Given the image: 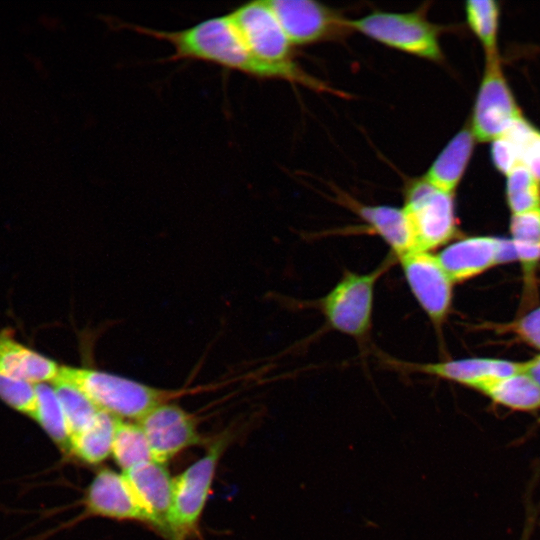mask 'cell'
<instances>
[{
	"label": "cell",
	"instance_id": "obj_1",
	"mask_svg": "<svg viewBox=\"0 0 540 540\" xmlns=\"http://www.w3.org/2000/svg\"><path fill=\"white\" fill-rule=\"evenodd\" d=\"M139 34L172 45L174 52L163 62L196 60L236 70L259 78H279L318 91H330L321 81L305 73L293 61L269 64L258 60L248 49L229 14L203 20L191 27L166 31L134 24H122Z\"/></svg>",
	"mask_w": 540,
	"mask_h": 540
},
{
	"label": "cell",
	"instance_id": "obj_2",
	"mask_svg": "<svg viewBox=\"0 0 540 540\" xmlns=\"http://www.w3.org/2000/svg\"><path fill=\"white\" fill-rule=\"evenodd\" d=\"M58 377L74 384L98 409L118 419L139 421L173 395L171 391L96 369L61 366Z\"/></svg>",
	"mask_w": 540,
	"mask_h": 540
},
{
	"label": "cell",
	"instance_id": "obj_3",
	"mask_svg": "<svg viewBox=\"0 0 540 540\" xmlns=\"http://www.w3.org/2000/svg\"><path fill=\"white\" fill-rule=\"evenodd\" d=\"M391 264L389 257L369 272H344L318 304L330 328L358 341L369 335L376 284Z\"/></svg>",
	"mask_w": 540,
	"mask_h": 540
},
{
	"label": "cell",
	"instance_id": "obj_4",
	"mask_svg": "<svg viewBox=\"0 0 540 540\" xmlns=\"http://www.w3.org/2000/svg\"><path fill=\"white\" fill-rule=\"evenodd\" d=\"M415 250L431 252L456 232L453 194L440 190L424 177L406 187L404 206Z\"/></svg>",
	"mask_w": 540,
	"mask_h": 540
},
{
	"label": "cell",
	"instance_id": "obj_5",
	"mask_svg": "<svg viewBox=\"0 0 540 540\" xmlns=\"http://www.w3.org/2000/svg\"><path fill=\"white\" fill-rule=\"evenodd\" d=\"M347 26L391 48L429 60L442 59L437 26L420 10L409 13L377 11L347 20Z\"/></svg>",
	"mask_w": 540,
	"mask_h": 540
},
{
	"label": "cell",
	"instance_id": "obj_6",
	"mask_svg": "<svg viewBox=\"0 0 540 540\" xmlns=\"http://www.w3.org/2000/svg\"><path fill=\"white\" fill-rule=\"evenodd\" d=\"M226 445L227 438L220 437L199 460L174 478L168 530L175 540H183L195 530Z\"/></svg>",
	"mask_w": 540,
	"mask_h": 540
},
{
	"label": "cell",
	"instance_id": "obj_7",
	"mask_svg": "<svg viewBox=\"0 0 540 540\" xmlns=\"http://www.w3.org/2000/svg\"><path fill=\"white\" fill-rule=\"evenodd\" d=\"M521 118L522 113L504 77L499 55H486L470 125L475 139L494 141Z\"/></svg>",
	"mask_w": 540,
	"mask_h": 540
},
{
	"label": "cell",
	"instance_id": "obj_8",
	"mask_svg": "<svg viewBox=\"0 0 540 540\" xmlns=\"http://www.w3.org/2000/svg\"><path fill=\"white\" fill-rule=\"evenodd\" d=\"M397 260L422 310L436 326L441 325L450 309L453 282L437 255L413 250Z\"/></svg>",
	"mask_w": 540,
	"mask_h": 540
},
{
	"label": "cell",
	"instance_id": "obj_9",
	"mask_svg": "<svg viewBox=\"0 0 540 540\" xmlns=\"http://www.w3.org/2000/svg\"><path fill=\"white\" fill-rule=\"evenodd\" d=\"M250 52L269 64L292 62L291 43L268 0L243 4L229 13Z\"/></svg>",
	"mask_w": 540,
	"mask_h": 540
},
{
	"label": "cell",
	"instance_id": "obj_10",
	"mask_svg": "<svg viewBox=\"0 0 540 540\" xmlns=\"http://www.w3.org/2000/svg\"><path fill=\"white\" fill-rule=\"evenodd\" d=\"M291 44H308L350 30L347 19L311 0L268 1Z\"/></svg>",
	"mask_w": 540,
	"mask_h": 540
},
{
	"label": "cell",
	"instance_id": "obj_11",
	"mask_svg": "<svg viewBox=\"0 0 540 540\" xmlns=\"http://www.w3.org/2000/svg\"><path fill=\"white\" fill-rule=\"evenodd\" d=\"M138 422L153 460L162 464L200 441L194 417L175 404H161Z\"/></svg>",
	"mask_w": 540,
	"mask_h": 540
},
{
	"label": "cell",
	"instance_id": "obj_12",
	"mask_svg": "<svg viewBox=\"0 0 540 540\" xmlns=\"http://www.w3.org/2000/svg\"><path fill=\"white\" fill-rule=\"evenodd\" d=\"M437 257L452 282H459L517 257L512 241L471 237L442 249Z\"/></svg>",
	"mask_w": 540,
	"mask_h": 540
},
{
	"label": "cell",
	"instance_id": "obj_13",
	"mask_svg": "<svg viewBox=\"0 0 540 540\" xmlns=\"http://www.w3.org/2000/svg\"><path fill=\"white\" fill-rule=\"evenodd\" d=\"M123 476L150 523L167 530L174 479L164 464L148 461L123 471Z\"/></svg>",
	"mask_w": 540,
	"mask_h": 540
},
{
	"label": "cell",
	"instance_id": "obj_14",
	"mask_svg": "<svg viewBox=\"0 0 540 540\" xmlns=\"http://www.w3.org/2000/svg\"><path fill=\"white\" fill-rule=\"evenodd\" d=\"M85 504L93 515L150 523L123 474L110 469L96 474L87 489Z\"/></svg>",
	"mask_w": 540,
	"mask_h": 540
},
{
	"label": "cell",
	"instance_id": "obj_15",
	"mask_svg": "<svg viewBox=\"0 0 540 540\" xmlns=\"http://www.w3.org/2000/svg\"><path fill=\"white\" fill-rule=\"evenodd\" d=\"M397 368L451 380L473 388L485 382L522 372L523 363L474 358L434 363L394 361Z\"/></svg>",
	"mask_w": 540,
	"mask_h": 540
},
{
	"label": "cell",
	"instance_id": "obj_16",
	"mask_svg": "<svg viewBox=\"0 0 540 540\" xmlns=\"http://www.w3.org/2000/svg\"><path fill=\"white\" fill-rule=\"evenodd\" d=\"M61 366L17 342L7 330L0 332V376L33 384L53 382Z\"/></svg>",
	"mask_w": 540,
	"mask_h": 540
},
{
	"label": "cell",
	"instance_id": "obj_17",
	"mask_svg": "<svg viewBox=\"0 0 540 540\" xmlns=\"http://www.w3.org/2000/svg\"><path fill=\"white\" fill-rule=\"evenodd\" d=\"M352 209L390 248L398 259L415 250L413 235L403 208L388 205H366L346 199Z\"/></svg>",
	"mask_w": 540,
	"mask_h": 540
},
{
	"label": "cell",
	"instance_id": "obj_18",
	"mask_svg": "<svg viewBox=\"0 0 540 540\" xmlns=\"http://www.w3.org/2000/svg\"><path fill=\"white\" fill-rule=\"evenodd\" d=\"M475 140L471 128H463L436 157L424 178L440 190L453 194L466 170Z\"/></svg>",
	"mask_w": 540,
	"mask_h": 540
},
{
	"label": "cell",
	"instance_id": "obj_19",
	"mask_svg": "<svg viewBox=\"0 0 540 540\" xmlns=\"http://www.w3.org/2000/svg\"><path fill=\"white\" fill-rule=\"evenodd\" d=\"M118 418L99 410L92 421L70 438L69 451L88 464H98L112 453Z\"/></svg>",
	"mask_w": 540,
	"mask_h": 540
},
{
	"label": "cell",
	"instance_id": "obj_20",
	"mask_svg": "<svg viewBox=\"0 0 540 540\" xmlns=\"http://www.w3.org/2000/svg\"><path fill=\"white\" fill-rule=\"evenodd\" d=\"M475 389L515 410L540 409V388L523 372L485 382Z\"/></svg>",
	"mask_w": 540,
	"mask_h": 540
},
{
	"label": "cell",
	"instance_id": "obj_21",
	"mask_svg": "<svg viewBox=\"0 0 540 540\" xmlns=\"http://www.w3.org/2000/svg\"><path fill=\"white\" fill-rule=\"evenodd\" d=\"M35 387L37 404L33 418L57 445L69 451L70 432L54 387L48 383L35 384Z\"/></svg>",
	"mask_w": 540,
	"mask_h": 540
},
{
	"label": "cell",
	"instance_id": "obj_22",
	"mask_svg": "<svg viewBox=\"0 0 540 540\" xmlns=\"http://www.w3.org/2000/svg\"><path fill=\"white\" fill-rule=\"evenodd\" d=\"M111 454L123 471L153 460L149 443L139 424L121 419L116 426Z\"/></svg>",
	"mask_w": 540,
	"mask_h": 540
},
{
	"label": "cell",
	"instance_id": "obj_23",
	"mask_svg": "<svg viewBox=\"0 0 540 540\" xmlns=\"http://www.w3.org/2000/svg\"><path fill=\"white\" fill-rule=\"evenodd\" d=\"M52 386L61 403L71 438L82 431L100 409L78 387L58 376Z\"/></svg>",
	"mask_w": 540,
	"mask_h": 540
},
{
	"label": "cell",
	"instance_id": "obj_24",
	"mask_svg": "<svg viewBox=\"0 0 540 540\" xmlns=\"http://www.w3.org/2000/svg\"><path fill=\"white\" fill-rule=\"evenodd\" d=\"M512 243L526 268L540 259V208L522 214H512Z\"/></svg>",
	"mask_w": 540,
	"mask_h": 540
},
{
	"label": "cell",
	"instance_id": "obj_25",
	"mask_svg": "<svg viewBox=\"0 0 540 540\" xmlns=\"http://www.w3.org/2000/svg\"><path fill=\"white\" fill-rule=\"evenodd\" d=\"M506 195L512 214L540 208V182L523 163L507 174Z\"/></svg>",
	"mask_w": 540,
	"mask_h": 540
},
{
	"label": "cell",
	"instance_id": "obj_26",
	"mask_svg": "<svg viewBox=\"0 0 540 540\" xmlns=\"http://www.w3.org/2000/svg\"><path fill=\"white\" fill-rule=\"evenodd\" d=\"M467 22L482 43L486 55L498 54L499 6L493 0H470L465 6Z\"/></svg>",
	"mask_w": 540,
	"mask_h": 540
},
{
	"label": "cell",
	"instance_id": "obj_27",
	"mask_svg": "<svg viewBox=\"0 0 540 540\" xmlns=\"http://www.w3.org/2000/svg\"><path fill=\"white\" fill-rule=\"evenodd\" d=\"M502 136L510 140L521 163L525 164L540 182V131L523 117Z\"/></svg>",
	"mask_w": 540,
	"mask_h": 540
},
{
	"label": "cell",
	"instance_id": "obj_28",
	"mask_svg": "<svg viewBox=\"0 0 540 540\" xmlns=\"http://www.w3.org/2000/svg\"><path fill=\"white\" fill-rule=\"evenodd\" d=\"M0 399L13 409L33 418L37 404L35 384L17 378L0 376Z\"/></svg>",
	"mask_w": 540,
	"mask_h": 540
},
{
	"label": "cell",
	"instance_id": "obj_29",
	"mask_svg": "<svg viewBox=\"0 0 540 540\" xmlns=\"http://www.w3.org/2000/svg\"><path fill=\"white\" fill-rule=\"evenodd\" d=\"M492 159L495 166L505 174L521 163L515 147L505 136L492 141Z\"/></svg>",
	"mask_w": 540,
	"mask_h": 540
},
{
	"label": "cell",
	"instance_id": "obj_30",
	"mask_svg": "<svg viewBox=\"0 0 540 540\" xmlns=\"http://www.w3.org/2000/svg\"><path fill=\"white\" fill-rule=\"evenodd\" d=\"M515 331L527 343L540 349V307L524 316L516 324Z\"/></svg>",
	"mask_w": 540,
	"mask_h": 540
},
{
	"label": "cell",
	"instance_id": "obj_31",
	"mask_svg": "<svg viewBox=\"0 0 540 540\" xmlns=\"http://www.w3.org/2000/svg\"><path fill=\"white\" fill-rule=\"evenodd\" d=\"M522 372L540 388V355L523 363Z\"/></svg>",
	"mask_w": 540,
	"mask_h": 540
}]
</instances>
